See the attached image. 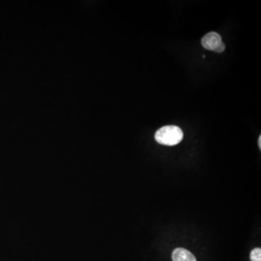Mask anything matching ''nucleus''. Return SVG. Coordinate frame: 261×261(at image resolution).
<instances>
[{
	"instance_id": "6",
	"label": "nucleus",
	"mask_w": 261,
	"mask_h": 261,
	"mask_svg": "<svg viewBox=\"0 0 261 261\" xmlns=\"http://www.w3.org/2000/svg\"><path fill=\"white\" fill-rule=\"evenodd\" d=\"M259 148H260V149H261V136H260V137H259Z\"/></svg>"
},
{
	"instance_id": "4",
	"label": "nucleus",
	"mask_w": 261,
	"mask_h": 261,
	"mask_svg": "<svg viewBox=\"0 0 261 261\" xmlns=\"http://www.w3.org/2000/svg\"><path fill=\"white\" fill-rule=\"evenodd\" d=\"M251 261H261V248H255L251 253Z\"/></svg>"
},
{
	"instance_id": "1",
	"label": "nucleus",
	"mask_w": 261,
	"mask_h": 261,
	"mask_svg": "<svg viewBox=\"0 0 261 261\" xmlns=\"http://www.w3.org/2000/svg\"><path fill=\"white\" fill-rule=\"evenodd\" d=\"M155 138L160 145L174 146L182 141L184 133L178 126H165L157 131Z\"/></svg>"
},
{
	"instance_id": "2",
	"label": "nucleus",
	"mask_w": 261,
	"mask_h": 261,
	"mask_svg": "<svg viewBox=\"0 0 261 261\" xmlns=\"http://www.w3.org/2000/svg\"><path fill=\"white\" fill-rule=\"evenodd\" d=\"M221 36L218 33L212 32L209 33L202 39L201 43L203 48H206L208 51H215V50L222 43Z\"/></svg>"
},
{
	"instance_id": "3",
	"label": "nucleus",
	"mask_w": 261,
	"mask_h": 261,
	"mask_svg": "<svg viewBox=\"0 0 261 261\" xmlns=\"http://www.w3.org/2000/svg\"><path fill=\"white\" fill-rule=\"evenodd\" d=\"M172 259L173 261H197L195 256L184 248H176L173 252Z\"/></svg>"
},
{
	"instance_id": "5",
	"label": "nucleus",
	"mask_w": 261,
	"mask_h": 261,
	"mask_svg": "<svg viewBox=\"0 0 261 261\" xmlns=\"http://www.w3.org/2000/svg\"><path fill=\"white\" fill-rule=\"evenodd\" d=\"M225 48H226V46H225V44L223 43V42H222L221 45H220L219 46H218V48H217L214 52H215L218 53L223 52L225 51Z\"/></svg>"
}]
</instances>
